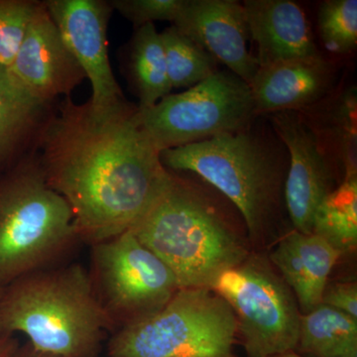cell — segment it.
I'll return each mask as SVG.
<instances>
[{
    "mask_svg": "<svg viewBox=\"0 0 357 357\" xmlns=\"http://www.w3.org/2000/svg\"><path fill=\"white\" fill-rule=\"evenodd\" d=\"M243 7L259 68L323 57L299 4L291 0H246Z\"/></svg>",
    "mask_w": 357,
    "mask_h": 357,
    "instance_id": "cell-14",
    "label": "cell"
},
{
    "mask_svg": "<svg viewBox=\"0 0 357 357\" xmlns=\"http://www.w3.org/2000/svg\"><path fill=\"white\" fill-rule=\"evenodd\" d=\"M77 243L69 204L47 183L36 151L0 167V289L61 264Z\"/></svg>",
    "mask_w": 357,
    "mask_h": 357,
    "instance_id": "cell-5",
    "label": "cell"
},
{
    "mask_svg": "<svg viewBox=\"0 0 357 357\" xmlns=\"http://www.w3.org/2000/svg\"><path fill=\"white\" fill-rule=\"evenodd\" d=\"M312 234L342 255L357 245V176L345 177L317 208Z\"/></svg>",
    "mask_w": 357,
    "mask_h": 357,
    "instance_id": "cell-20",
    "label": "cell"
},
{
    "mask_svg": "<svg viewBox=\"0 0 357 357\" xmlns=\"http://www.w3.org/2000/svg\"><path fill=\"white\" fill-rule=\"evenodd\" d=\"M342 255L321 237L293 229L282 237L270 261L292 291L304 314L321 304L330 275Z\"/></svg>",
    "mask_w": 357,
    "mask_h": 357,
    "instance_id": "cell-16",
    "label": "cell"
},
{
    "mask_svg": "<svg viewBox=\"0 0 357 357\" xmlns=\"http://www.w3.org/2000/svg\"><path fill=\"white\" fill-rule=\"evenodd\" d=\"M269 357H305L301 356L300 354H298L297 351H289L286 352H283V354H275V356H269Z\"/></svg>",
    "mask_w": 357,
    "mask_h": 357,
    "instance_id": "cell-29",
    "label": "cell"
},
{
    "mask_svg": "<svg viewBox=\"0 0 357 357\" xmlns=\"http://www.w3.org/2000/svg\"><path fill=\"white\" fill-rule=\"evenodd\" d=\"M211 290L234 312L246 356L269 357L295 351L299 306L291 289L266 259L249 255L241 264L222 272Z\"/></svg>",
    "mask_w": 357,
    "mask_h": 357,
    "instance_id": "cell-8",
    "label": "cell"
},
{
    "mask_svg": "<svg viewBox=\"0 0 357 357\" xmlns=\"http://www.w3.org/2000/svg\"><path fill=\"white\" fill-rule=\"evenodd\" d=\"M10 72L30 95L47 103L70 98L86 79L44 1L33 18Z\"/></svg>",
    "mask_w": 357,
    "mask_h": 357,
    "instance_id": "cell-12",
    "label": "cell"
},
{
    "mask_svg": "<svg viewBox=\"0 0 357 357\" xmlns=\"http://www.w3.org/2000/svg\"><path fill=\"white\" fill-rule=\"evenodd\" d=\"M137 115L160 153L238 132L259 116L250 86L229 70L170 93L149 109H138Z\"/></svg>",
    "mask_w": 357,
    "mask_h": 357,
    "instance_id": "cell-7",
    "label": "cell"
},
{
    "mask_svg": "<svg viewBox=\"0 0 357 357\" xmlns=\"http://www.w3.org/2000/svg\"><path fill=\"white\" fill-rule=\"evenodd\" d=\"M172 89L192 88L218 72V62L176 26L160 33Z\"/></svg>",
    "mask_w": 357,
    "mask_h": 357,
    "instance_id": "cell-22",
    "label": "cell"
},
{
    "mask_svg": "<svg viewBox=\"0 0 357 357\" xmlns=\"http://www.w3.org/2000/svg\"><path fill=\"white\" fill-rule=\"evenodd\" d=\"M56 103L37 100L0 64V167L36 151Z\"/></svg>",
    "mask_w": 357,
    "mask_h": 357,
    "instance_id": "cell-17",
    "label": "cell"
},
{
    "mask_svg": "<svg viewBox=\"0 0 357 357\" xmlns=\"http://www.w3.org/2000/svg\"><path fill=\"white\" fill-rule=\"evenodd\" d=\"M184 0H110L112 9L119 11L135 28L154 24L155 21L175 22Z\"/></svg>",
    "mask_w": 357,
    "mask_h": 357,
    "instance_id": "cell-25",
    "label": "cell"
},
{
    "mask_svg": "<svg viewBox=\"0 0 357 357\" xmlns=\"http://www.w3.org/2000/svg\"><path fill=\"white\" fill-rule=\"evenodd\" d=\"M91 248L89 275L114 333L161 311L180 290L172 270L131 230Z\"/></svg>",
    "mask_w": 357,
    "mask_h": 357,
    "instance_id": "cell-9",
    "label": "cell"
},
{
    "mask_svg": "<svg viewBox=\"0 0 357 357\" xmlns=\"http://www.w3.org/2000/svg\"><path fill=\"white\" fill-rule=\"evenodd\" d=\"M11 357H55L49 356V354H42V352L37 351L36 349H33L31 344H25L20 345L18 349Z\"/></svg>",
    "mask_w": 357,
    "mask_h": 357,
    "instance_id": "cell-28",
    "label": "cell"
},
{
    "mask_svg": "<svg viewBox=\"0 0 357 357\" xmlns=\"http://www.w3.org/2000/svg\"><path fill=\"white\" fill-rule=\"evenodd\" d=\"M123 70L129 86L139 100L138 109L153 107L172 91L165 52L154 24L136 28L124 52Z\"/></svg>",
    "mask_w": 357,
    "mask_h": 357,
    "instance_id": "cell-18",
    "label": "cell"
},
{
    "mask_svg": "<svg viewBox=\"0 0 357 357\" xmlns=\"http://www.w3.org/2000/svg\"><path fill=\"white\" fill-rule=\"evenodd\" d=\"M270 124L289 155L284 201L294 229L312 234L319 204L333 191V166L304 115L297 112L270 115Z\"/></svg>",
    "mask_w": 357,
    "mask_h": 357,
    "instance_id": "cell-11",
    "label": "cell"
},
{
    "mask_svg": "<svg viewBox=\"0 0 357 357\" xmlns=\"http://www.w3.org/2000/svg\"><path fill=\"white\" fill-rule=\"evenodd\" d=\"M218 63L248 84L259 69L248 49L250 39L243 4L234 0H184L173 23Z\"/></svg>",
    "mask_w": 357,
    "mask_h": 357,
    "instance_id": "cell-13",
    "label": "cell"
},
{
    "mask_svg": "<svg viewBox=\"0 0 357 357\" xmlns=\"http://www.w3.org/2000/svg\"><path fill=\"white\" fill-rule=\"evenodd\" d=\"M52 20L91 84L89 102L96 109L128 102L109 62L107 28L112 9L107 0H46Z\"/></svg>",
    "mask_w": 357,
    "mask_h": 357,
    "instance_id": "cell-10",
    "label": "cell"
},
{
    "mask_svg": "<svg viewBox=\"0 0 357 357\" xmlns=\"http://www.w3.org/2000/svg\"><path fill=\"white\" fill-rule=\"evenodd\" d=\"M319 37L326 50L345 55L357 46L356 0H326L318 11Z\"/></svg>",
    "mask_w": 357,
    "mask_h": 357,
    "instance_id": "cell-23",
    "label": "cell"
},
{
    "mask_svg": "<svg viewBox=\"0 0 357 357\" xmlns=\"http://www.w3.org/2000/svg\"><path fill=\"white\" fill-rule=\"evenodd\" d=\"M357 98L356 86L344 89L326 109L324 139L319 140L326 158L340 162L344 178L357 176Z\"/></svg>",
    "mask_w": 357,
    "mask_h": 357,
    "instance_id": "cell-21",
    "label": "cell"
},
{
    "mask_svg": "<svg viewBox=\"0 0 357 357\" xmlns=\"http://www.w3.org/2000/svg\"><path fill=\"white\" fill-rule=\"evenodd\" d=\"M1 333H21L28 344L55 357H100L112 321L79 263L32 272L2 288Z\"/></svg>",
    "mask_w": 357,
    "mask_h": 357,
    "instance_id": "cell-2",
    "label": "cell"
},
{
    "mask_svg": "<svg viewBox=\"0 0 357 357\" xmlns=\"http://www.w3.org/2000/svg\"><path fill=\"white\" fill-rule=\"evenodd\" d=\"M129 230L172 270L180 289H211L222 272L249 255L222 211L170 170Z\"/></svg>",
    "mask_w": 357,
    "mask_h": 357,
    "instance_id": "cell-4",
    "label": "cell"
},
{
    "mask_svg": "<svg viewBox=\"0 0 357 357\" xmlns=\"http://www.w3.org/2000/svg\"><path fill=\"white\" fill-rule=\"evenodd\" d=\"M321 304L357 319V284L356 282H328L324 291Z\"/></svg>",
    "mask_w": 357,
    "mask_h": 357,
    "instance_id": "cell-26",
    "label": "cell"
},
{
    "mask_svg": "<svg viewBox=\"0 0 357 357\" xmlns=\"http://www.w3.org/2000/svg\"><path fill=\"white\" fill-rule=\"evenodd\" d=\"M295 351L305 357H357V319L324 304L301 314Z\"/></svg>",
    "mask_w": 357,
    "mask_h": 357,
    "instance_id": "cell-19",
    "label": "cell"
},
{
    "mask_svg": "<svg viewBox=\"0 0 357 357\" xmlns=\"http://www.w3.org/2000/svg\"><path fill=\"white\" fill-rule=\"evenodd\" d=\"M237 321L208 288L180 289L153 316L112 333L107 357H236Z\"/></svg>",
    "mask_w": 357,
    "mask_h": 357,
    "instance_id": "cell-6",
    "label": "cell"
},
{
    "mask_svg": "<svg viewBox=\"0 0 357 357\" xmlns=\"http://www.w3.org/2000/svg\"><path fill=\"white\" fill-rule=\"evenodd\" d=\"M13 333H0V357H11L20 347Z\"/></svg>",
    "mask_w": 357,
    "mask_h": 357,
    "instance_id": "cell-27",
    "label": "cell"
},
{
    "mask_svg": "<svg viewBox=\"0 0 357 357\" xmlns=\"http://www.w3.org/2000/svg\"><path fill=\"white\" fill-rule=\"evenodd\" d=\"M1 291H2V289H0V297H1ZM0 333H1V330H0Z\"/></svg>",
    "mask_w": 357,
    "mask_h": 357,
    "instance_id": "cell-30",
    "label": "cell"
},
{
    "mask_svg": "<svg viewBox=\"0 0 357 357\" xmlns=\"http://www.w3.org/2000/svg\"><path fill=\"white\" fill-rule=\"evenodd\" d=\"M137 112L128 100L100 110L70 96L58 100L40 135L45 178L89 246L132 229L168 173Z\"/></svg>",
    "mask_w": 357,
    "mask_h": 357,
    "instance_id": "cell-1",
    "label": "cell"
},
{
    "mask_svg": "<svg viewBox=\"0 0 357 357\" xmlns=\"http://www.w3.org/2000/svg\"><path fill=\"white\" fill-rule=\"evenodd\" d=\"M160 159L168 170L196 174L229 199L253 241L266 236L278 220L288 151L273 128L257 119L238 132L164 150Z\"/></svg>",
    "mask_w": 357,
    "mask_h": 357,
    "instance_id": "cell-3",
    "label": "cell"
},
{
    "mask_svg": "<svg viewBox=\"0 0 357 357\" xmlns=\"http://www.w3.org/2000/svg\"><path fill=\"white\" fill-rule=\"evenodd\" d=\"M42 1L0 0V64L11 70Z\"/></svg>",
    "mask_w": 357,
    "mask_h": 357,
    "instance_id": "cell-24",
    "label": "cell"
},
{
    "mask_svg": "<svg viewBox=\"0 0 357 357\" xmlns=\"http://www.w3.org/2000/svg\"><path fill=\"white\" fill-rule=\"evenodd\" d=\"M335 73L324 57L260 67L250 86L258 115L309 109L333 88Z\"/></svg>",
    "mask_w": 357,
    "mask_h": 357,
    "instance_id": "cell-15",
    "label": "cell"
}]
</instances>
